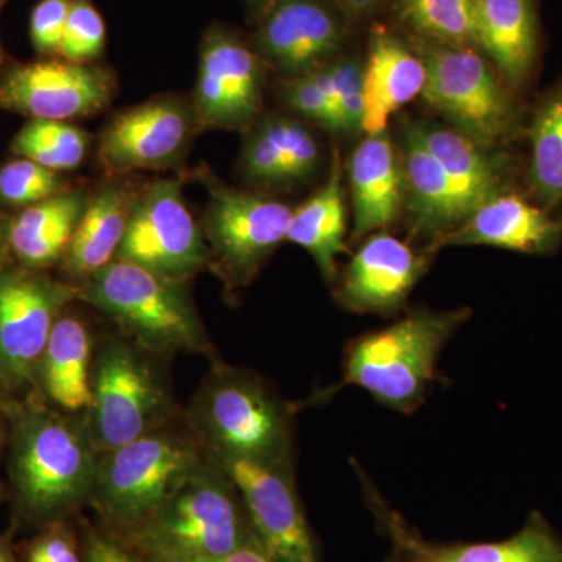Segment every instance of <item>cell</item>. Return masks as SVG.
I'll list each match as a JSON object with an SVG mask.
<instances>
[{"label": "cell", "instance_id": "16", "mask_svg": "<svg viewBox=\"0 0 562 562\" xmlns=\"http://www.w3.org/2000/svg\"><path fill=\"white\" fill-rule=\"evenodd\" d=\"M346 36L347 16L331 0H280L258 22L251 47L291 79L338 57Z\"/></svg>", "mask_w": 562, "mask_h": 562}, {"label": "cell", "instance_id": "13", "mask_svg": "<svg viewBox=\"0 0 562 562\" xmlns=\"http://www.w3.org/2000/svg\"><path fill=\"white\" fill-rule=\"evenodd\" d=\"M362 494L397 562H562V538L542 513L532 512L519 531L495 542H431L384 501L368 473L353 462Z\"/></svg>", "mask_w": 562, "mask_h": 562}, {"label": "cell", "instance_id": "31", "mask_svg": "<svg viewBox=\"0 0 562 562\" xmlns=\"http://www.w3.org/2000/svg\"><path fill=\"white\" fill-rule=\"evenodd\" d=\"M479 0H397L398 20L416 38L475 47Z\"/></svg>", "mask_w": 562, "mask_h": 562}, {"label": "cell", "instance_id": "3", "mask_svg": "<svg viewBox=\"0 0 562 562\" xmlns=\"http://www.w3.org/2000/svg\"><path fill=\"white\" fill-rule=\"evenodd\" d=\"M213 362L184 416L206 460L292 462L297 408L258 373Z\"/></svg>", "mask_w": 562, "mask_h": 562}, {"label": "cell", "instance_id": "25", "mask_svg": "<svg viewBox=\"0 0 562 562\" xmlns=\"http://www.w3.org/2000/svg\"><path fill=\"white\" fill-rule=\"evenodd\" d=\"M475 47L503 80L522 83L538 55L535 0H479Z\"/></svg>", "mask_w": 562, "mask_h": 562}, {"label": "cell", "instance_id": "21", "mask_svg": "<svg viewBox=\"0 0 562 562\" xmlns=\"http://www.w3.org/2000/svg\"><path fill=\"white\" fill-rule=\"evenodd\" d=\"M427 69L413 46L384 27H373L364 61L366 135L386 132L395 111L424 91Z\"/></svg>", "mask_w": 562, "mask_h": 562}, {"label": "cell", "instance_id": "42", "mask_svg": "<svg viewBox=\"0 0 562 562\" xmlns=\"http://www.w3.org/2000/svg\"><path fill=\"white\" fill-rule=\"evenodd\" d=\"M277 2H280V0H244L251 20L257 21V24L269 13V10H271Z\"/></svg>", "mask_w": 562, "mask_h": 562}, {"label": "cell", "instance_id": "43", "mask_svg": "<svg viewBox=\"0 0 562 562\" xmlns=\"http://www.w3.org/2000/svg\"><path fill=\"white\" fill-rule=\"evenodd\" d=\"M0 562H18L9 535L0 536Z\"/></svg>", "mask_w": 562, "mask_h": 562}, {"label": "cell", "instance_id": "38", "mask_svg": "<svg viewBox=\"0 0 562 562\" xmlns=\"http://www.w3.org/2000/svg\"><path fill=\"white\" fill-rule=\"evenodd\" d=\"M24 562H83L72 531L63 522L43 527L25 547Z\"/></svg>", "mask_w": 562, "mask_h": 562}, {"label": "cell", "instance_id": "28", "mask_svg": "<svg viewBox=\"0 0 562 562\" xmlns=\"http://www.w3.org/2000/svg\"><path fill=\"white\" fill-rule=\"evenodd\" d=\"M347 213L344 203L339 158L333 160L330 176L322 188L292 210L286 241L312 255L328 283L338 279V260L346 254Z\"/></svg>", "mask_w": 562, "mask_h": 562}, {"label": "cell", "instance_id": "26", "mask_svg": "<svg viewBox=\"0 0 562 562\" xmlns=\"http://www.w3.org/2000/svg\"><path fill=\"white\" fill-rule=\"evenodd\" d=\"M133 201L135 198L125 184L113 181L101 184L88 195L87 206L61 261L63 272L74 284L87 280L116 258Z\"/></svg>", "mask_w": 562, "mask_h": 562}, {"label": "cell", "instance_id": "39", "mask_svg": "<svg viewBox=\"0 0 562 562\" xmlns=\"http://www.w3.org/2000/svg\"><path fill=\"white\" fill-rule=\"evenodd\" d=\"M83 562H143L128 543L116 536L91 531L85 547Z\"/></svg>", "mask_w": 562, "mask_h": 562}, {"label": "cell", "instance_id": "49", "mask_svg": "<svg viewBox=\"0 0 562 562\" xmlns=\"http://www.w3.org/2000/svg\"><path fill=\"white\" fill-rule=\"evenodd\" d=\"M387 562H397V561H395V558H394V557H391V560H390V561H387Z\"/></svg>", "mask_w": 562, "mask_h": 562}, {"label": "cell", "instance_id": "24", "mask_svg": "<svg viewBox=\"0 0 562 562\" xmlns=\"http://www.w3.org/2000/svg\"><path fill=\"white\" fill-rule=\"evenodd\" d=\"M87 202L83 191L69 188L10 217L13 261L21 268L41 272L61 265Z\"/></svg>", "mask_w": 562, "mask_h": 562}, {"label": "cell", "instance_id": "40", "mask_svg": "<svg viewBox=\"0 0 562 562\" xmlns=\"http://www.w3.org/2000/svg\"><path fill=\"white\" fill-rule=\"evenodd\" d=\"M149 562H276L261 549L260 543H249L235 552L216 558H179V560H155Z\"/></svg>", "mask_w": 562, "mask_h": 562}, {"label": "cell", "instance_id": "47", "mask_svg": "<svg viewBox=\"0 0 562 562\" xmlns=\"http://www.w3.org/2000/svg\"><path fill=\"white\" fill-rule=\"evenodd\" d=\"M3 55H2V47H0V66H2Z\"/></svg>", "mask_w": 562, "mask_h": 562}, {"label": "cell", "instance_id": "20", "mask_svg": "<svg viewBox=\"0 0 562 562\" xmlns=\"http://www.w3.org/2000/svg\"><path fill=\"white\" fill-rule=\"evenodd\" d=\"M562 241V222L514 194L494 195L482 203L432 250L447 246H490L520 254H550Z\"/></svg>", "mask_w": 562, "mask_h": 562}, {"label": "cell", "instance_id": "23", "mask_svg": "<svg viewBox=\"0 0 562 562\" xmlns=\"http://www.w3.org/2000/svg\"><path fill=\"white\" fill-rule=\"evenodd\" d=\"M353 238L383 232L403 206L401 158L386 132L366 136L349 161Z\"/></svg>", "mask_w": 562, "mask_h": 562}, {"label": "cell", "instance_id": "37", "mask_svg": "<svg viewBox=\"0 0 562 562\" xmlns=\"http://www.w3.org/2000/svg\"><path fill=\"white\" fill-rule=\"evenodd\" d=\"M69 5L70 0H41L38 5L33 9L31 40L40 55H44V57L60 55Z\"/></svg>", "mask_w": 562, "mask_h": 562}, {"label": "cell", "instance_id": "45", "mask_svg": "<svg viewBox=\"0 0 562 562\" xmlns=\"http://www.w3.org/2000/svg\"><path fill=\"white\" fill-rule=\"evenodd\" d=\"M13 397V392L10 391L5 376H3L2 369H0V405H3V403L9 402L10 398Z\"/></svg>", "mask_w": 562, "mask_h": 562}, {"label": "cell", "instance_id": "46", "mask_svg": "<svg viewBox=\"0 0 562 562\" xmlns=\"http://www.w3.org/2000/svg\"><path fill=\"white\" fill-rule=\"evenodd\" d=\"M5 497H7V490H5V486H3L2 483H0V503H2L3 501H5Z\"/></svg>", "mask_w": 562, "mask_h": 562}, {"label": "cell", "instance_id": "44", "mask_svg": "<svg viewBox=\"0 0 562 562\" xmlns=\"http://www.w3.org/2000/svg\"><path fill=\"white\" fill-rule=\"evenodd\" d=\"M7 443H9V419H7L5 413L0 406V453H2Z\"/></svg>", "mask_w": 562, "mask_h": 562}, {"label": "cell", "instance_id": "14", "mask_svg": "<svg viewBox=\"0 0 562 562\" xmlns=\"http://www.w3.org/2000/svg\"><path fill=\"white\" fill-rule=\"evenodd\" d=\"M209 461L227 473L235 484L255 538L273 561L321 562L303 512L292 462Z\"/></svg>", "mask_w": 562, "mask_h": 562}, {"label": "cell", "instance_id": "48", "mask_svg": "<svg viewBox=\"0 0 562 562\" xmlns=\"http://www.w3.org/2000/svg\"><path fill=\"white\" fill-rule=\"evenodd\" d=\"M5 2H7V0H0V9H2L3 3H5Z\"/></svg>", "mask_w": 562, "mask_h": 562}, {"label": "cell", "instance_id": "22", "mask_svg": "<svg viewBox=\"0 0 562 562\" xmlns=\"http://www.w3.org/2000/svg\"><path fill=\"white\" fill-rule=\"evenodd\" d=\"M95 342L90 325L66 308L36 366L35 391L55 408L83 413L91 402Z\"/></svg>", "mask_w": 562, "mask_h": 562}, {"label": "cell", "instance_id": "10", "mask_svg": "<svg viewBox=\"0 0 562 562\" xmlns=\"http://www.w3.org/2000/svg\"><path fill=\"white\" fill-rule=\"evenodd\" d=\"M79 286L13 262L0 272V369L14 397L35 391L36 366Z\"/></svg>", "mask_w": 562, "mask_h": 562}, {"label": "cell", "instance_id": "29", "mask_svg": "<svg viewBox=\"0 0 562 562\" xmlns=\"http://www.w3.org/2000/svg\"><path fill=\"white\" fill-rule=\"evenodd\" d=\"M409 128L430 150L462 191L479 209L503 191V168L490 147L462 135L450 127H439L430 122H408Z\"/></svg>", "mask_w": 562, "mask_h": 562}, {"label": "cell", "instance_id": "2", "mask_svg": "<svg viewBox=\"0 0 562 562\" xmlns=\"http://www.w3.org/2000/svg\"><path fill=\"white\" fill-rule=\"evenodd\" d=\"M471 316V308H416L387 327L351 339L344 350L341 382L317 392L306 405L357 386L384 408L413 414L438 383L443 347Z\"/></svg>", "mask_w": 562, "mask_h": 562}, {"label": "cell", "instance_id": "8", "mask_svg": "<svg viewBox=\"0 0 562 562\" xmlns=\"http://www.w3.org/2000/svg\"><path fill=\"white\" fill-rule=\"evenodd\" d=\"M412 46L427 69L420 98L454 131L490 149L512 135L516 110L497 70L482 52L416 36Z\"/></svg>", "mask_w": 562, "mask_h": 562}, {"label": "cell", "instance_id": "35", "mask_svg": "<svg viewBox=\"0 0 562 562\" xmlns=\"http://www.w3.org/2000/svg\"><path fill=\"white\" fill-rule=\"evenodd\" d=\"M283 98L303 120L321 125L328 132L339 133L338 116L328 90L324 66L312 72L284 79Z\"/></svg>", "mask_w": 562, "mask_h": 562}, {"label": "cell", "instance_id": "33", "mask_svg": "<svg viewBox=\"0 0 562 562\" xmlns=\"http://www.w3.org/2000/svg\"><path fill=\"white\" fill-rule=\"evenodd\" d=\"M61 172L44 168L38 162L18 157L0 166V203L14 209H27L41 201L69 190Z\"/></svg>", "mask_w": 562, "mask_h": 562}, {"label": "cell", "instance_id": "15", "mask_svg": "<svg viewBox=\"0 0 562 562\" xmlns=\"http://www.w3.org/2000/svg\"><path fill=\"white\" fill-rule=\"evenodd\" d=\"M111 92L110 72L90 63H18L0 77V109L31 120H77L102 110Z\"/></svg>", "mask_w": 562, "mask_h": 562}, {"label": "cell", "instance_id": "4", "mask_svg": "<svg viewBox=\"0 0 562 562\" xmlns=\"http://www.w3.org/2000/svg\"><path fill=\"white\" fill-rule=\"evenodd\" d=\"M79 301L105 314L125 338L150 353H214L183 281L113 260L77 284Z\"/></svg>", "mask_w": 562, "mask_h": 562}, {"label": "cell", "instance_id": "36", "mask_svg": "<svg viewBox=\"0 0 562 562\" xmlns=\"http://www.w3.org/2000/svg\"><path fill=\"white\" fill-rule=\"evenodd\" d=\"M105 47V24L90 0H70L60 57L74 63H90Z\"/></svg>", "mask_w": 562, "mask_h": 562}, {"label": "cell", "instance_id": "1", "mask_svg": "<svg viewBox=\"0 0 562 562\" xmlns=\"http://www.w3.org/2000/svg\"><path fill=\"white\" fill-rule=\"evenodd\" d=\"M9 419V475L21 520L63 522L90 503L99 452L83 413L55 408L33 391L3 403Z\"/></svg>", "mask_w": 562, "mask_h": 562}, {"label": "cell", "instance_id": "34", "mask_svg": "<svg viewBox=\"0 0 562 562\" xmlns=\"http://www.w3.org/2000/svg\"><path fill=\"white\" fill-rule=\"evenodd\" d=\"M339 133H360L364 121V61L353 55L324 65Z\"/></svg>", "mask_w": 562, "mask_h": 562}, {"label": "cell", "instance_id": "18", "mask_svg": "<svg viewBox=\"0 0 562 562\" xmlns=\"http://www.w3.org/2000/svg\"><path fill=\"white\" fill-rule=\"evenodd\" d=\"M430 251L414 250L384 231L366 236L336 279V302L358 314L391 316L401 312L427 272Z\"/></svg>", "mask_w": 562, "mask_h": 562}, {"label": "cell", "instance_id": "19", "mask_svg": "<svg viewBox=\"0 0 562 562\" xmlns=\"http://www.w3.org/2000/svg\"><path fill=\"white\" fill-rule=\"evenodd\" d=\"M403 205L408 211L413 232L431 238L432 246L454 231L476 210L475 203L436 160L430 150L406 124L401 154Z\"/></svg>", "mask_w": 562, "mask_h": 562}, {"label": "cell", "instance_id": "41", "mask_svg": "<svg viewBox=\"0 0 562 562\" xmlns=\"http://www.w3.org/2000/svg\"><path fill=\"white\" fill-rule=\"evenodd\" d=\"M9 217L0 214V272L5 271L14 262L9 243Z\"/></svg>", "mask_w": 562, "mask_h": 562}, {"label": "cell", "instance_id": "27", "mask_svg": "<svg viewBox=\"0 0 562 562\" xmlns=\"http://www.w3.org/2000/svg\"><path fill=\"white\" fill-rule=\"evenodd\" d=\"M239 161L243 176L255 183H295L319 166V143L302 122L268 117L251 131Z\"/></svg>", "mask_w": 562, "mask_h": 562}, {"label": "cell", "instance_id": "6", "mask_svg": "<svg viewBox=\"0 0 562 562\" xmlns=\"http://www.w3.org/2000/svg\"><path fill=\"white\" fill-rule=\"evenodd\" d=\"M205 461L188 425H165L99 453L91 502L117 530H135Z\"/></svg>", "mask_w": 562, "mask_h": 562}, {"label": "cell", "instance_id": "17", "mask_svg": "<svg viewBox=\"0 0 562 562\" xmlns=\"http://www.w3.org/2000/svg\"><path fill=\"white\" fill-rule=\"evenodd\" d=\"M195 131L192 105L177 98L151 99L109 122L99 155L110 173L169 168L183 157Z\"/></svg>", "mask_w": 562, "mask_h": 562}, {"label": "cell", "instance_id": "32", "mask_svg": "<svg viewBox=\"0 0 562 562\" xmlns=\"http://www.w3.org/2000/svg\"><path fill=\"white\" fill-rule=\"evenodd\" d=\"M88 146V133L68 121L31 120L11 140L14 155L57 172L79 168Z\"/></svg>", "mask_w": 562, "mask_h": 562}, {"label": "cell", "instance_id": "30", "mask_svg": "<svg viewBox=\"0 0 562 562\" xmlns=\"http://www.w3.org/2000/svg\"><path fill=\"white\" fill-rule=\"evenodd\" d=\"M530 136L532 190L552 209L562 202V83L539 106Z\"/></svg>", "mask_w": 562, "mask_h": 562}, {"label": "cell", "instance_id": "5", "mask_svg": "<svg viewBox=\"0 0 562 562\" xmlns=\"http://www.w3.org/2000/svg\"><path fill=\"white\" fill-rule=\"evenodd\" d=\"M125 535L147 562L224 557L257 542L241 495L206 458L161 508Z\"/></svg>", "mask_w": 562, "mask_h": 562}, {"label": "cell", "instance_id": "9", "mask_svg": "<svg viewBox=\"0 0 562 562\" xmlns=\"http://www.w3.org/2000/svg\"><path fill=\"white\" fill-rule=\"evenodd\" d=\"M210 201L202 232L209 266L228 290H241L257 279L262 266L286 241L292 209L258 192L209 183Z\"/></svg>", "mask_w": 562, "mask_h": 562}, {"label": "cell", "instance_id": "12", "mask_svg": "<svg viewBox=\"0 0 562 562\" xmlns=\"http://www.w3.org/2000/svg\"><path fill=\"white\" fill-rule=\"evenodd\" d=\"M266 65L251 44L225 27L203 35L195 81V124L203 131H244L257 120Z\"/></svg>", "mask_w": 562, "mask_h": 562}, {"label": "cell", "instance_id": "7", "mask_svg": "<svg viewBox=\"0 0 562 562\" xmlns=\"http://www.w3.org/2000/svg\"><path fill=\"white\" fill-rule=\"evenodd\" d=\"M155 357L127 338L95 347L91 402L83 414L99 453L176 422L171 387Z\"/></svg>", "mask_w": 562, "mask_h": 562}, {"label": "cell", "instance_id": "11", "mask_svg": "<svg viewBox=\"0 0 562 562\" xmlns=\"http://www.w3.org/2000/svg\"><path fill=\"white\" fill-rule=\"evenodd\" d=\"M114 260L135 262L183 283L209 266L202 225L192 217L179 181H155L135 198Z\"/></svg>", "mask_w": 562, "mask_h": 562}]
</instances>
